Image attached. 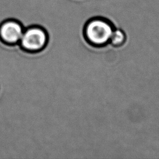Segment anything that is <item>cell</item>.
Instances as JSON below:
<instances>
[{"label":"cell","mask_w":159,"mask_h":159,"mask_svg":"<svg viewBox=\"0 0 159 159\" xmlns=\"http://www.w3.org/2000/svg\"><path fill=\"white\" fill-rule=\"evenodd\" d=\"M48 42L47 31L43 27L32 25L25 27L19 46L28 53H38L42 51Z\"/></svg>","instance_id":"cell-2"},{"label":"cell","mask_w":159,"mask_h":159,"mask_svg":"<svg viewBox=\"0 0 159 159\" xmlns=\"http://www.w3.org/2000/svg\"><path fill=\"white\" fill-rule=\"evenodd\" d=\"M114 29L111 20L103 17L97 16L91 18L86 22L83 35L90 45L101 47L109 43Z\"/></svg>","instance_id":"cell-1"},{"label":"cell","mask_w":159,"mask_h":159,"mask_svg":"<svg viewBox=\"0 0 159 159\" xmlns=\"http://www.w3.org/2000/svg\"><path fill=\"white\" fill-rule=\"evenodd\" d=\"M125 38V34L122 30L114 29L109 42L115 47H119L124 43Z\"/></svg>","instance_id":"cell-4"},{"label":"cell","mask_w":159,"mask_h":159,"mask_svg":"<svg viewBox=\"0 0 159 159\" xmlns=\"http://www.w3.org/2000/svg\"><path fill=\"white\" fill-rule=\"evenodd\" d=\"M25 27L18 20L8 19L0 24V40L7 45H19Z\"/></svg>","instance_id":"cell-3"}]
</instances>
